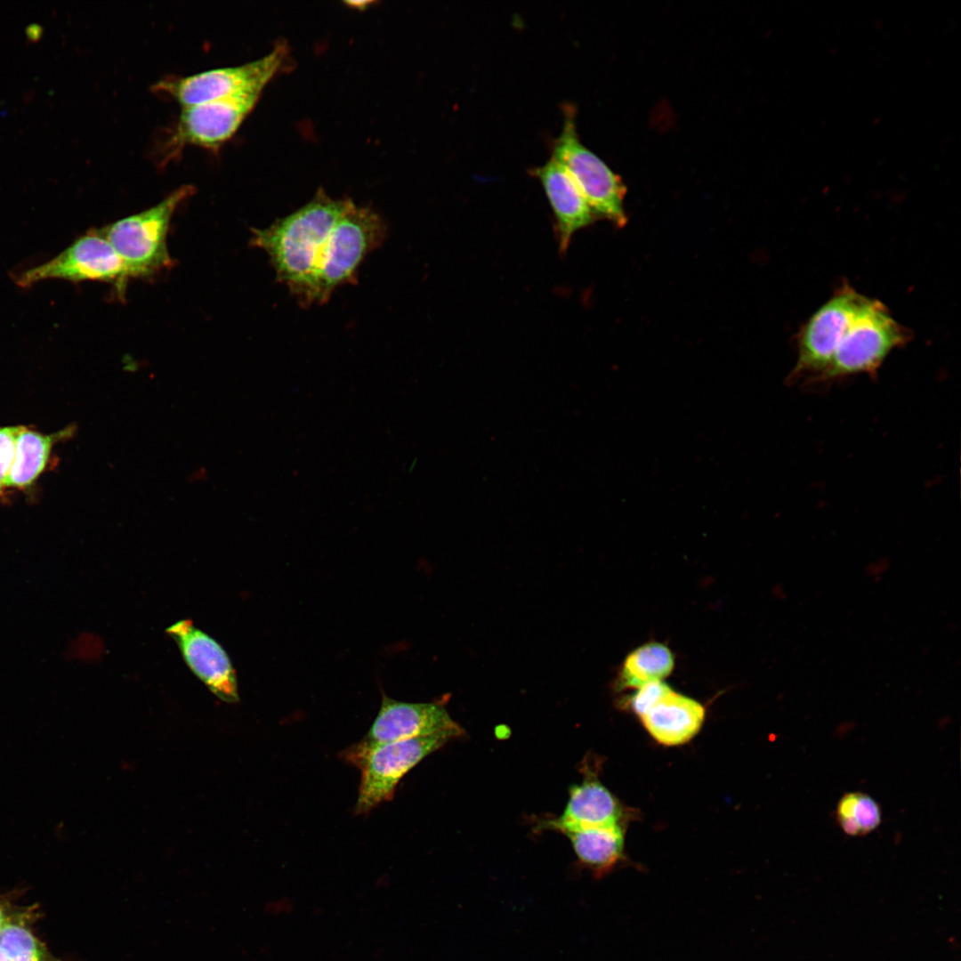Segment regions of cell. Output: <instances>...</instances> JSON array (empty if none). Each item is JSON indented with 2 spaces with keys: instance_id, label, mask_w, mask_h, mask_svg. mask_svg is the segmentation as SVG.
Instances as JSON below:
<instances>
[{
  "instance_id": "30bf717a",
  "label": "cell",
  "mask_w": 961,
  "mask_h": 961,
  "mask_svg": "<svg viewBox=\"0 0 961 961\" xmlns=\"http://www.w3.org/2000/svg\"><path fill=\"white\" fill-rule=\"evenodd\" d=\"M193 674L218 699L238 700L237 676L224 649L190 620H181L166 629Z\"/></svg>"
},
{
  "instance_id": "7402d4cb",
  "label": "cell",
  "mask_w": 961,
  "mask_h": 961,
  "mask_svg": "<svg viewBox=\"0 0 961 961\" xmlns=\"http://www.w3.org/2000/svg\"><path fill=\"white\" fill-rule=\"evenodd\" d=\"M888 568V561H884L883 559L868 563L866 568V571L871 577H879L881 574L885 572Z\"/></svg>"
},
{
  "instance_id": "9c48e42d",
  "label": "cell",
  "mask_w": 961,
  "mask_h": 961,
  "mask_svg": "<svg viewBox=\"0 0 961 961\" xmlns=\"http://www.w3.org/2000/svg\"><path fill=\"white\" fill-rule=\"evenodd\" d=\"M49 279L108 282L114 284L120 295L129 280L124 262L101 230L81 237L55 258L28 270L17 284L28 287Z\"/></svg>"
},
{
  "instance_id": "2e32d148",
  "label": "cell",
  "mask_w": 961,
  "mask_h": 961,
  "mask_svg": "<svg viewBox=\"0 0 961 961\" xmlns=\"http://www.w3.org/2000/svg\"><path fill=\"white\" fill-rule=\"evenodd\" d=\"M561 832L571 841L579 860L597 876L610 871L623 855L624 834L619 825L576 828Z\"/></svg>"
},
{
  "instance_id": "ac0fdd59",
  "label": "cell",
  "mask_w": 961,
  "mask_h": 961,
  "mask_svg": "<svg viewBox=\"0 0 961 961\" xmlns=\"http://www.w3.org/2000/svg\"><path fill=\"white\" fill-rule=\"evenodd\" d=\"M835 816L842 831L850 836H863L876 830L882 821L879 804L869 795L853 791L843 795Z\"/></svg>"
},
{
  "instance_id": "5bb4252c",
  "label": "cell",
  "mask_w": 961,
  "mask_h": 961,
  "mask_svg": "<svg viewBox=\"0 0 961 961\" xmlns=\"http://www.w3.org/2000/svg\"><path fill=\"white\" fill-rule=\"evenodd\" d=\"M77 426L70 424L52 433H43L21 425L17 436L12 466L7 480L8 491H29L48 469L53 448L71 438Z\"/></svg>"
},
{
  "instance_id": "7a4b0ae2",
  "label": "cell",
  "mask_w": 961,
  "mask_h": 961,
  "mask_svg": "<svg viewBox=\"0 0 961 961\" xmlns=\"http://www.w3.org/2000/svg\"><path fill=\"white\" fill-rule=\"evenodd\" d=\"M463 730L386 743L360 740L342 752V757L360 771L356 813H367L391 801L401 779L424 757L441 747Z\"/></svg>"
},
{
  "instance_id": "44dd1931",
  "label": "cell",
  "mask_w": 961,
  "mask_h": 961,
  "mask_svg": "<svg viewBox=\"0 0 961 961\" xmlns=\"http://www.w3.org/2000/svg\"><path fill=\"white\" fill-rule=\"evenodd\" d=\"M671 690V687L663 681L641 686L631 699L634 712L642 717Z\"/></svg>"
},
{
  "instance_id": "cb8c5ba5",
  "label": "cell",
  "mask_w": 961,
  "mask_h": 961,
  "mask_svg": "<svg viewBox=\"0 0 961 961\" xmlns=\"http://www.w3.org/2000/svg\"><path fill=\"white\" fill-rule=\"evenodd\" d=\"M0 961H8L7 955L3 948L0 947Z\"/></svg>"
},
{
  "instance_id": "d6986e66",
  "label": "cell",
  "mask_w": 961,
  "mask_h": 961,
  "mask_svg": "<svg viewBox=\"0 0 961 961\" xmlns=\"http://www.w3.org/2000/svg\"><path fill=\"white\" fill-rule=\"evenodd\" d=\"M0 947L8 961H55L33 933L19 924L7 922L0 929Z\"/></svg>"
},
{
  "instance_id": "9a60e30c",
  "label": "cell",
  "mask_w": 961,
  "mask_h": 961,
  "mask_svg": "<svg viewBox=\"0 0 961 961\" xmlns=\"http://www.w3.org/2000/svg\"><path fill=\"white\" fill-rule=\"evenodd\" d=\"M620 809L610 792L594 779L571 787L563 814L550 826L560 831L618 825Z\"/></svg>"
},
{
  "instance_id": "8fae6325",
  "label": "cell",
  "mask_w": 961,
  "mask_h": 961,
  "mask_svg": "<svg viewBox=\"0 0 961 961\" xmlns=\"http://www.w3.org/2000/svg\"><path fill=\"white\" fill-rule=\"evenodd\" d=\"M454 730L461 727L442 704L403 702L383 692L377 715L362 740L386 743Z\"/></svg>"
},
{
  "instance_id": "5b68a950",
  "label": "cell",
  "mask_w": 961,
  "mask_h": 961,
  "mask_svg": "<svg viewBox=\"0 0 961 961\" xmlns=\"http://www.w3.org/2000/svg\"><path fill=\"white\" fill-rule=\"evenodd\" d=\"M573 114L568 108L552 157L570 175L595 218L623 227L626 223L623 207L626 188L605 162L580 141Z\"/></svg>"
},
{
  "instance_id": "ba28073f",
  "label": "cell",
  "mask_w": 961,
  "mask_h": 961,
  "mask_svg": "<svg viewBox=\"0 0 961 961\" xmlns=\"http://www.w3.org/2000/svg\"><path fill=\"white\" fill-rule=\"evenodd\" d=\"M867 296L844 284L804 324L797 335V360L790 377L818 381L828 368L836 348Z\"/></svg>"
},
{
  "instance_id": "e0dca14e",
  "label": "cell",
  "mask_w": 961,
  "mask_h": 961,
  "mask_svg": "<svg viewBox=\"0 0 961 961\" xmlns=\"http://www.w3.org/2000/svg\"><path fill=\"white\" fill-rule=\"evenodd\" d=\"M674 667V658L663 643L651 642L630 652L619 672V689H638L650 682L662 681Z\"/></svg>"
},
{
  "instance_id": "ffe728a7",
  "label": "cell",
  "mask_w": 961,
  "mask_h": 961,
  "mask_svg": "<svg viewBox=\"0 0 961 961\" xmlns=\"http://www.w3.org/2000/svg\"><path fill=\"white\" fill-rule=\"evenodd\" d=\"M21 425L0 426V497L9 492L7 480L15 456L16 440Z\"/></svg>"
},
{
  "instance_id": "3957f363",
  "label": "cell",
  "mask_w": 961,
  "mask_h": 961,
  "mask_svg": "<svg viewBox=\"0 0 961 961\" xmlns=\"http://www.w3.org/2000/svg\"><path fill=\"white\" fill-rule=\"evenodd\" d=\"M912 338L911 330L899 323L876 299L867 298L836 348L818 381H833L858 374L875 376L885 358Z\"/></svg>"
},
{
  "instance_id": "277c9868",
  "label": "cell",
  "mask_w": 961,
  "mask_h": 961,
  "mask_svg": "<svg viewBox=\"0 0 961 961\" xmlns=\"http://www.w3.org/2000/svg\"><path fill=\"white\" fill-rule=\"evenodd\" d=\"M193 192V186L183 185L156 206L101 230L124 262L129 279L149 278L171 267L166 246L170 222L176 208Z\"/></svg>"
},
{
  "instance_id": "7c38bea8",
  "label": "cell",
  "mask_w": 961,
  "mask_h": 961,
  "mask_svg": "<svg viewBox=\"0 0 961 961\" xmlns=\"http://www.w3.org/2000/svg\"><path fill=\"white\" fill-rule=\"evenodd\" d=\"M531 173L540 181L552 207L559 251L564 254L574 233L596 218L570 175L555 159L551 157Z\"/></svg>"
},
{
  "instance_id": "4fadbf2b",
  "label": "cell",
  "mask_w": 961,
  "mask_h": 961,
  "mask_svg": "<svg viewBox=\"0 0 961 961\" xmlns=\"http://www.w3.org/2000/svg\"><path fill=\"white\" fill-rule=\"evenodd\" d=\"M705 714V707L699 702L672 689L640 718L657 741L677 746L698 733Z\"/></svg>"
},
{
  "instance_id": "52a82bcc",
  "label": "cell",
  "mask_w": 961,
  "mask_h": 961,
  "mask_svg": "<svg viewBox=\"0 0 961 961\" xmlns=\"http://www.w3.org/2000/svg\"><path fill=\"white\" fill-rule=\"evenodd\" d=\"M260 95L246 93L182 108L164 145L163 158L172 159L187 146L218 150L236 133Z\"/></svg>"
},
{
  "instance_id": "6da1fadb",
  "label": "cell",
  "mask_w": 961,
  "mask_h": 961,
  "mask_svg": "<svg viewBox=\"0 0 961 961\" xmlns=\"http://www.w3.org/2000/svg\"><path fill=\"white\" fill-rule=\"evenodd\" d=\"M386 234L376 212L320 189L292 214L252 230L251 245L266 253L278 281L307 307L326 303L336 288L355 283L359 265Z\"/></svg>"
},
{
  "instance_id": "603a6c76",
  "label": "cell",
  "mask_w": 961,
  "mask_h": 961,
  "mask_svg": "<svg viewBox=\"0 0 961 961\" xmlns=\"http://www.w3.org/2000/svg\"><path fill=\"white\" fill-rule=\"evenodd\" d=\"M7 923V918L4 912V909L0 906V929Z\"/></svg>"
},
{
  "instance_id": "8992f818",
  "label": "cell",
  "mask_w": 961,
  "mask_h": 961,
  "mask_svg": "<svg viewBox=\"0 0 961 961\" xmlns=\"http://www.w3.org/2000/svg\"><path fill=\"white\" fill-rule=\"evenodd\" d=\"M284 59L285 48L277 46L267 55L242 65L165 77L157 81L152 90L174 101L182 108L246 93H262Z\"/></svg>"
}]
</instances>
